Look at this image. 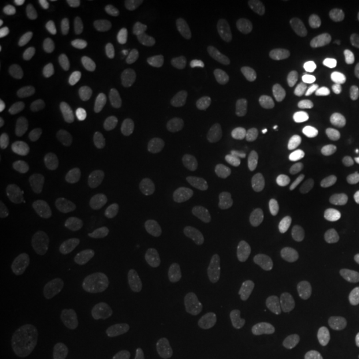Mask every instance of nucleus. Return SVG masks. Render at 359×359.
<instances>
[{
	"label": "nucleus",
	"instance_id": "1",
	"mask_svg": "<svg viewBox=\"0 0 359 359\" xmlns=\"http://www.w3.org/2000/svg\"><path fill=\"white\" fill-rule=\"evenodd\" d=\"M341 195L338 178L330 172H316L304 182V210L311 218H325L333 212Z\"/></svg>",
	"mask_w": 359,
	"mask_h": 359
},
{
	"label": "nucleus",
	"instance_id": "2",
	"mask_svg": "<svg viewBox=\"0 0 359 359\" xmlns=\"http://www.w3.org/2000/svg\"><path fill=\"white\" fill-rule=\"evenodd\" d=\"M150 271L163 304L170 308L183 306L187 299V291L177 266L163 255H155L150 259Z\"/></svg>",
	"mask_w": 359,
	"mask_h": 359
},
{
	"label": "nucleus",
	"instance_id": "3",
	"mask_svg": "<svg viewBox=\"0 0 359 359\" xmlns=\"http://www.w3.org/2000/svg\"><path fill=\"white\" fill-rule=\"evenodd\" d=\"M72 306L65 294L52 291L43 298L39 314V336L43 341H55L69 326Z\"/></svg>",
	"mask_w": 359,
	"mask_h": 359
},
{
	"label": "nucleus",
	"instance_id": "4",
	"mask_svg": "<svg viewBox=\"0 0 359 359\" xmlns=\"http://www.w3.org/2000/svg\"><path fill=\"white\" fill-rule=\"evenodd\" d=\"M273 248L285 269L298 271L304 263V250L294 226L288 222H278L273 231Z\"/></svg>",
	"mask_w": 359,
	"mask_h": 359
},
{
	"label": "nucleus",
	"instance_id": "5",
	"mask_svg": "<svg viewBox=\"0 0 359 359\" xmlns=\"http://www.w3.org/2000/svg\"><path fill=\"white\" fill-rule=\"evenodd\" d=\"M336 308L326 296H316L306 304L303 314V331L314 341L325 339L333 331Z\"/></svg>",
	"mask_w": 359,
	"mask_h": 359
},
{
	"label": "nucleus",
	"instance_id": "6",
	"mask_svg": "<svg viewBox=\"0 0 359 359\" xmlns=\"http://www.w3.org/2000/svg\"><path fill=\"white\" fill-rule=\"evenodd\" d=\"M147 353L155 359H180L182 343L178 336L161 325H148L140 336Z\"/></svg>",
	"mask_w": 359,
	"mask_h": 359
},
{
	"label": "nucleus",
	"instance_id": "7",
	"mask_svg": "<svg viewBox=\"0 0 359 359\" xmlns=\"http://www.w3.org/2000/svg\"><path fill=\"white\" fill-rule=\"evenodd\" d=\"M266 257V241L259 233H250L238 251V259L235 266V276L238 281L245 283L257 275Z\"/></svg>",
	"mask_w": 359,
	"mask_h": 359
},
{
	"label": "nucleus",
	"instance_id": "8",
	"mask_svg": "<svg viewBox=\"0 0 359 359\" xmlns=\"http://www.w3.org/2000/svg\"><path fill=\"white\" fill-rule=\"evenodd\" d=\"M235 65L238 72L246 79H268L280 67V60L273 52L264 48L241 50L235 55Z\"/></svg>",
	"mask_w": 359,
	"mask_h": 359
},
{
	"label": "nucleus",
	"instance_id": "9",
	"mask_svg": "<svg viewBox=\"0 0 359 359\" xmlns=\"http://www.w3.org/2000/svg\"><path fill=\"white\" fill-rule=\"evenodd\" d=\"M22 182L34 195L42 198H52L58 191V180L52 167L45 161L35 160L25 165L22 172Z\"/></svg>",
	"mask_w": 359,
	"mask_h": 359
},
{
	"label": "nucleus",
	"instance_id": "10",
	"mask_svg": "<svg viewBox=\"0 0 359 359\" xmlns=\"http://www.w3.org/2000/svg\"><path fill=\"white\" fill-rule=\"evenodd\" d=\"M88 230L87 219L80 215H65L47 223L43 228V240L50 245H64L82 238Z\"/></svg>",
	"mask_w": 359,
	"mask_h": 359
},
{
	"label": "nucleus",
	"instance_id": "11",
	"mask_svg": "<svg viewBox=\"0 0 359 359\" xmlns=\"http://www.w3.org/2000/svg\"><path fill=\"white\" fill-rule=\"evenodd\" d=\"M294 309V296L286 290H276L263 299L259 306V321L264 326H280L291 316Z\"/></svg>",
	"mask_w": 359,
	"mask_h": 359
},
{
	"label": "nucleus",
	"instance_id": "12",
	"mask_svg": "<svg viewBox=\"0 0 359 359\" xmlns=\"http://www.w3.org/2000/svg\"><path fill=\"white\" fill-rule=\"evenodd\" d=\"M196 235H198V241L203 246V250L208 253H217V251L223 250L230 240L231 226L223 217L208 215L198 222Z\"/></svg>",
	"mask_w": 359,
	"mask_h": 359
},
{
	"label": "nucleus",
	"instance_id": "13",
	"mask_svg": "<svg viewBox=\"0 0 359 359\" xmlns=\"http://www.w3.org/2000/svg\"><path fill=\"white\" fill-rule=\"evenodd\" d=\"M203 154L210 168L218 177L231 180L240 172V161H238L236 155L226 145H223V143L217 140L206 142L203 145Z\"/></svg>",
	"mask_w": 359,
	"mask_h": 359
},
{
	"label": "nucleus",
	"instance_id": "14",
	"mask_svg": "<svg viewBox=\"0 0 359 359\" xmlns=\"http://www.w3.org/2000/svg\"><path fill=\"white\" fill-rule=\"evenodd\" d=\"M358 7L356 0H316L311 12L320 25L333 27L343 22Z\"/></svg>",
	"mask_w": 359,
	"mask_h": 359
},
{
	"label": "nucleus",
	"instance_id": "15",
	"mask_svg": "<svg viewBox=\"0 0 359 359\" xmlns=\"http://www.w3.org/2000/svg\"><path fill=\"white\" fill-rule=\"evenodd\" d=\"M62 269V258L58 255H42L35 258L22 273V281L27 286H40L55 278Z\"/></svg>",
	"mask_w": 359,
	"mask_h": 359
},
{
	"label": "nucleus",
	"instance_id": "16",
	"mask_svg": "<svg viewBox=\"0 0 359 359\" xmlns=\"http://www.w3.org/2000/svg\"><path fill=\"white\" fill-rule=\"evenodd\" d=\"M111 266H114V259L109 251L105 248H95L80 257L75 269L82 280H93L109 273Z\"/></svg>",
	"mask_w": 359,
	"mask_h": 359
},
{
	"label": "nucleus",
	"instance_id": "17",
	"mask_svg": "<svg viewBox=\"0 0 359 359\" xmlns=\"http://www.w3.org/2000/svg\"><path fill=\"white\" fill-rule=\"evenodd\" d=\"M110 127L120 133H127L137 123V109L127 95H116L109 103Z\"/></svg>",
	"mask_w": 359,
	"mask_h": 359
},
{
	"label": "nucleus",
	"instance_id": "18",
	"mask_svg": "<svg viewBox=\"0 0 359 359\" xmlns=\"http://www.w3.org/2000/svg\"><path fill=\"white\" fill-rule=\"evenodd\" d=\"M320 77L314 70H304L294 82L293 100L299 110H313L318 103Z\"/></svg>",
	"mask_w": 359,
	"mask_h": 359
},
{
	"label": "nucleus",
	"instance_id": "19",
	"mask_svg": "<svg viewBox=\"0 0 359 359\" xmlns=\"http://www.w3.org/2000/svg\"><path fill=\"white\" fill-rule=\"evenodd\" d=\"M348 142V132L344 125L338 122L327 125L325 132H323L320 142L314 147V155L320 160H330L334 158L336 155L343 150Z\"/></svg>",
	"mask_w": 359,
	"mask_h": 359
},
{
	"label": "nucleus",
	"instance_id": "20",
	"mask_svg": "<svg viewBox=\"0 0 359 359\" xmlns=\"http://www.w3.org/2000/svg\"><path fill=\"white\" fill-rule=\"evenodd\" d=\"M147 154L150 163L161 177H170L175 170V156L167 138L154 135L147 143Z\"/></svg>",
	"mask_w": 359,
	"mask_h": 359
},
{
	"label": "nucleus",
	"instance_id": "21",
	"mask_svg": "<svg viewBox=\"0 0 359 359\" xmlns=\"http://www.w3.org/2000/svg\"><path fill=\"white\" fill-rule=\"evenodd\" d=\"M80 92H82V82H80V80H67L65 83H62L60 87L53 90L45 110H47V114L50 116L64 114L67 109H70V107L74 105V102L79 98Z\"/></svg>",
	"mask_w": 359,
	"mask_h": 359
},
{
	"label": "nucleus",
	"instance_id": "22",
	"mask_svg": "<svg viewBox=\"0 0 359 359\" xmlns=\"http://www.w3.org/2000/svg\"><path fill=\"white\" fill-rule=\"evenodd\" d=\"M65 32L69 42L79 50H85L93 45V32L88 22L85 20L80 11H70L65 19Z\"/></svg>",
	"mask_w": 359,
	"mask_h": 359
},
{
	"label": "nucleus",
	"instance_id": "23",
	"mask_svg": "<svg viewBox=\"0 0 359 359\" xmlns=\"http://www.w3.org/2000/svg\"><path fill=\"white\" fill-rule=\"evenodd\" d=\"M185 67L187 79L191 87H198L208 77V60L203 47L198 42L188 43L185 52Z\"/></svg>",
	"mask_w": 359,
	"mask_h": 359
},
{
	"label": "nucleus",
	"instance_id": "24",
	"mask_svg": "<svg viewBox=\"0 0 359 359\" xmlns=\"http://www.w3.org/2000/svg\"><path fill=\"white\" fill-rule=\"evenodd\" d=\"M105 334V325L102 321H87L80 325L72 334V344L80 354H88L97 349Z\"/></svg>",
	"mask_w": 359,
	"mask_h": 359
},
{
	"label": "nucleus",
	"instance_id": "25",
	"mask_svg": "<svg viewBox=\"0 0 359 359\" xmlns=\"http://www.w3.org/2000/svg\"><path fill=\"white\" fill-rule=\"evenodd\" d=\"M203 193V182L200 178H185L177 187L172 196V206L177 213H187L196 205Z\"/></svg>",
	"mask_w": 359,
	"mask_h": 359
},
{
	"label": "nucleus",
	"instance_id": "26",
	"mask_svg": "<svg viewBox=\"0 0 359 359\" xmlns=\"http://www.w3.org/2000/svg\"><path fill=\"white\" fill-rule=\"evenodd\" d=\"M135 180H137V177H135L133 161L130 158H120L110 167L107 183H109L111 193L122 195V193H127L135 185Z\"/></svg>",
	"mask_w": 359,
	"mask_h": 359
},
{
	"label": "nucleus",
	"instance_id": "27",
	"mask_svg": "<svg viewBox=\"0 0 359 359\" xmlns=\"http://www.w3.org/2000/svg\"><path fill=\"white\" fill-rule=\"evenodd\" d=\"M178 111L185 118L191 120L196 123L212 122L215 116L218 115V105L206 98H187L178 105Z\"/></svg>",
	"mask_w": 359,
	"mask_h": 359
},
{
	"label": "nucleus",
	"instance_id": "28",
	"mask_svg": "<svg viewBox=\"0 0 359 359\" xmlns=\"http://www.w3.org/2000/svg\"><path fill=\"white\" fill-rule=\"evenodd\" d=\"M88 133V122L83 118V116H77V118H72L67 122L64 127H62L60 132H58V148L64 151H72L75 150L80 143L83 142V138L87 137Z\"/></svg>",
	"mask_w": 359,
	"mask_h": 359
},
{
	"label": "nucleus",
	"instance_id": "29",
	"mask_svg": "<svg viewBox=\"0 0 359 359\" xmlns=\"http://www.w3.org/2000/svg\"><path fill=\"white\" fill-rule=\"evenodd\" d=\"M333 83L341 90L359 85V60L351 55H341L333 65Z\"/></svg>",
	"mask_w": 359,
	"mask_h": 359
},
{
	"label": "nucleus",
	"instance_id": "30",
	"mask_svg": "<svg viewBox=\"0 0 359 359\" xmlns=\"http://www.w3.org/2000/svg\"><path fill=\"white\" fill-rule=\"evenodd\" d=\"M151 70H154V80L156 87H168L173 77V52L168 45H160L154 52V62H151Z\"/></svg>",
	"mask_w": 359,
	"mask_h": 359
},
{
	"label": "nucleus",
	"instance_id": "31",
	"mask_svg": "<svg viewBox=\"0 0 359 359\" xmlns=\"http://www.w3.org/2000/svg\"><path fill=\"white\" fill-rule=\"evenodd\" d=\"M262 24L264 30L269 35H273L275 39L285 40V42H291L298 37V27L293 20H290L288 17H285L280 12H269L263 17Z\"/></svg>",
	"mask_w": 359,
	"mask_h": 359
},
{
	"label": "nucleus",
	"instance_id": "32",
	"mask_svg": "<svg viewBox=\"0 0 359 359\" xmlns=\"http://www.w3.org/2000/svg\"><path fill=\"white\" fill-rule=\"evenodd\" d=\"M263 127H264V135H266L268 142L275 147H283L286 143V135H288V130H286V122L285 115L281 114L280 109H268L266 114L263 116Z\"/></svg>",
	"mask_w": 359,
	"mask_h": 359
},
{
	"label": "nucleus",
	"instance_id": "33",
	"mask_svg": "<svg viewBox=\"0 0 359 359\" xmlns=\"http://www.w3.org/2000/svg\"><path fill=\"white\" fill-rule=\"evenodd\" d=\"M190 290L196 302H212L217 294V280L206 269H196L190 276Z\"/></svg>",
	"mask_w": 359,
	"mask_h": 359
},
{
	"label": "nucleus",
	"instance_id": "34",
	"mask_svg": "<svg viewBox=\"0 0 359 359\" xmlns=\"http://www.w3.org/2000/svg\"><path fill=\"white\" fill-rule=\"evenodd\" d=\"M235 359H263V346L250 330H240L233 341Z\"/></svg>",
	"mask_w": 359,
	"mask_h": 359
},
{
	"label": "nucleus",
	"instance_id": "35",
	"mask_svg": "<svg viewBox=\"0 0 359 359\" xmlns=\"http://www.w3.org/2000/svg\"><path fill=\"white\" fill-rule=\"evenodd\" d=\"M115 70L118 74V77L123 80L125 83L130 87H138L142 83V74L140 67H138L137 57L132 52L125 50L115 58Z\"/></svg>",
	"mask_w": 359,
	"mask_h": 359
},
{
	"label": "nucleus",
	"instance_id": "36",
	"mask_svg": "<svg viewBox=\"0 0 359 359\" xmlns=\"http://www.w3.org/2000/svg\"><path fill=\"white\" fill-rule=\"evenodd\" d=\"M8 30H11V34L15 35V37L30 39L35 37V35L40 32V24L32 13L19 12L13 17H11V20H8Z\"/></svg>",
	"mask_w": 359,
	"mask_h": 359
},
{
	"label": "nucleus",
	"instance_id": "37",
	"mask_svg": "<svg viewBox=\"0 0 359 359\" xmlns=\"http://www.w3.org/2000/svg\"><path fill=\"white\" fill-rule=\"evenodd\" d=\"M167 6L180 19H193L201 11V4L198 0H168Z\"/></svg>",
	"mask_w": 359,
	"mask_h": 359
},
{
	"label": "nucleus",
	"instance_id": "38",
	"mask_svg": "<svg viewBox=\"0 0 359 359\" xmlns=\"http://www.w3.org/2000/svg\"><path fill=\"white\" fill-rule=\"evenodd\" d=\"M0 359H22V339L19 334H4L0 341Z\"/></svg>",
	"mask_w": 359,
	"mask_h": 359
},
{
	"label": "nucleus",
	"instance_id": "39",
	"mask_svg": "<svg viewBox=\"0 0 359 359\" xmlns=\"http://www.w3.org/2000/svg\"><path fill=\"white\" fill-rule=\"evenodd\" d=\"M22 82H24V74H22L19 67H11V69L4 70L0 74V93L7 95L17 87H20Z\"/></svg>",
	"mask_w": 359,
	"mask_h": 359
},
{
	"label": "nucleus",
	"instance_id": "40",
	"mask_svg": "<svg viewBox=\"0 0 359 359\" xmlns=\"http://www.w3.org/2000/svg\"><path fill=\"white\" fill-rule=\"evenodd\" d=\"M97 7L110 24H118L123 19V8L116 0H98Z\"/></svg>",
	"mask_w": 359,
	"mask_h": 359
},
{
	"label": "nucleus",
	"instance_id": "41",
	"mask_svg": "<svg viewBox=\"0 0 359 359\" xmlns=\"http://www.w3.org/2000/svg\"><path fill=\"white\" fill-rule=\"evenodd\" d=\"M13 269V259L7 250H0V280H7Z\"/></svg>",
	"mask_w": 359,
	"mask_h": 359
},
{
	"label": "nucleus",
	"instance_id": "42",
	"mask_svg": "<svg viewBox=\"0 0 359 359\" xmlns=\"http://www.w3.org/2000/svg\"><path fill=\"white\" fill-rule=\"evenodd\" d=\"M343 95L348 105L359 114V85H354V87L343 90Z\"/></svg>",
	"mask_w": 359,
	"mask_h": 359
},
{
	"label": "nucleus",
	"instance_id": "43",
	"mask_svg": "<svg viewBox=\"0 0 359 359\" xmlns=\"http://www.w3.org/2000/svg\"><path fill=\"white\" fill-rule=\"evenodd\" d=\"M35 7L42 13H55L62 7V0H37Z\"/></svg>",
	"mask_w": 359,
	"mask_h": 359
},
{
	"label": "nucleus",
	"instance_id": "44",
	"mask_svg": "<svg viewBox=\"0 0 359 359\" xmlns=\"http://www.w3.org/2000/svg\"><path fill=\"white\" fill-rule=\"evenodd\" d=\"M11 311V302H8L7 294H0V318H6Z\"/></svg>",
	"mask_w": 359,
	"mask_h": 359
},
{
	"label": "nucleus",
	"instance_id": "45",
	"mask_svg": "<svg viewBox=\"0 0 359 359\" xmlns=\"http://www.w3.org/2000/svg\"><path fill=\"white\" fill-rule=\"evenodd\" d=\"M32 359H67L64 356H60V354L57 353H40L37 356H34Z\"/></svg>",
	"mask_w": 359,
	"mask_h": 359
},
{
	"label": "nucleus",
	"instance_id": "46",
	"mask_svg": "<svg viewBox=\"0 0 359 359\" xmlns=\"http://www.w3.org/2000/svg\"><path fill=\"white\" fill-rule=\"evenodd\" d=\"M306 132H308L309 137L316 138L318 135H320V127H318V125H308V127H306Z\"/></svg>",
	"mask_w": 359,
	"mask_h": 359
},
{
	"label": "nucleus",
	"instance_id": "47",
	"mask_svg": "<svg viewBox=\"0 0 359 359\" xmlns=\"http://www.w3.org/2000/svg\"><path fill=\"white\" fill-rule=\"evenodd\" d=\"M7 52L6 50H4V48H2V50H0V64H6V62H7Z\"/></svg>",
	"mask_w": 359,
	"mask_h": 359
},
{
	"label": "nucleus",
	"instance_id": "48",
	"mask_svg": "<svg viewBox=\"0 0 359 359\" xmlns=\"http://www.w3.org/2000/svg\"><path fill=\"white\" fill-rule=\"evenodd\" d=\"M4 122H6V118H4V115H0V127H4Z\"/></svg>",
	"mask_w": 359,
	"mask_h": 359
}]
</instances>
